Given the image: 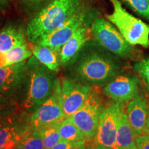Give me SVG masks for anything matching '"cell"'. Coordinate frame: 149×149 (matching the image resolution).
<instances>
[{"label": "cell", "mask_w": 149, "mask_h": 149, "mask_svg": "<svg viewBox=\"0 0 149 149\" xmlns=\"http://www.w3.org/2000/svg\"><path fill=\"white\" fill-rule=\"evenodd\" d=\"M81 0H52L27 25V40L33 44L66 23L81 8Z\"/></svg>", "instance_id": "obj_2"}, {"label": "cell", "mask_w": 149, "mask_h": 149, "mask_svg": "<svg viewBox=\"0 0 149 149\" xmlns=\"http://www.w3.org/2000/svg\"><path fill=\"white\" fill-rule=\"evenodd\" d=\"M135 13L149 22V0H122Z\"/></svg>", "instance_id": "obj_23"}, {"label": "cell", "mask_w": 149, "mask_h": 149, "mask_svg": "<svg viewBox=\"0 0 149 149\" xmlns=\"http://www.w3.org/2000/svg\"><path fill=\"white\" fill-rule=\"evenodd\" d=\"M146 126H149V109H148V117H147V120H146Z\"/></svg>", "instance_id": "obj_32"}, {"label": "cell", "mask_w": 149, "mask_h": 149, "mask_svg": "<svg viewBox=\"0 0 149 149\" xmlns=\"http://www.w3.org/2000/svg\"><path fill=\"white\" fill-rule=\"evenodd\" d=\"M64 118L66 117L61 107L59 81L53 94L31 114L29 119L33 129L38 130L44 126L60 122Z\"/></svg>", "instance_id": "obj_11"}, {"label": "cell", "mask_w": 149, "mask_h": 149, "mask_svg": "<svg viewBox=\"0 0 149 149\" xmlns=\"http://www.w3.org/2000/svg\"><path fill=\"white\" fill-rule=\"evenodd\" d=\"M34 44L32 47L33 55L49 69L55 72H59L61 65L59 52L49 46Z\"/></svg>", "instance_id": "obj_18"}, {"label": "cell", "mask_w": 149, "mask_h": 149, "mask_svg": "<svg viewBox=\"0 0 149 149\" xmlns=\"http://www.w3.org/2000/svg\"><path fill=\"white\" fill-rule=\"evenodd\" d=\"M58 123L49 124L37 130L42 137L44 149H51L61 140L58 130Z\"/></svg>", "instance_id": "obj_21"}, {"label": "cell", "mask_w": 149, "mask_h": 149, "mask_svg": "<svg viewBox=\"0 0 149 149\" xmlns=\"http://www.w3.org/2000/svg\"><path fill=\"white\" fill-rule=\"evenodd\" d=\"M135 138L136 135L128 121L124 107L118 119L115 149H127L137 146Z\"/></svg>", "instance_id": "obj_17"}, {"label": "cell", "mask_w": 149, "mask_h": 149, "mask_svg": "<svg viewBox=\"0 0 149 149\" xmlns=\"http://www.w3.org/2000/svg\"><path fill=\"white\" fill-rule=\"evenodd\" d=\"M13 0H0V10H6L12 4Z\"/></svg>", "instance_id": "obj_29"}, {"label": "cell", "mask_w": 149, "mask_h": 149, "mask_svg": "<svg viewBox=\"0 0 149 149\" xmlns=\"http://www.w3.org/2000/svg\"><path fill=\"white\" fill-rule=\"evenodd\" d=\"M148 109L146 99L141 95L135 97L126 106L128 121L136 137L144 133L146 129Z\"/></svg>", "instance_id": "obj_14"}, {"label": "cell", "mask_w": 149, "mask_h": 149, "mask_svg": "<svg viewBox=\"0 0 149 149\" xmlns=\"http://www.w3.org/2000/svg\"><path fill=\"white\" fill-rule=\"evenodd\" d=\"M90 149H109L107 148H105V147L100 146V145L97 144H93V145H91Z\"/></svg>", "instance_id": "obj_30"}, {"label": "cell", "mask_w": 149, "mask_h": 149, "mask_svg": "<svg viewBox=\"0 0 149 149\" xmlns=\"http://www.w3.org/2000/svg\"><path fill=\"white\" fill-rule=\"evenodd\" d=\"M29 86L27 61L0 67V94L17 102Z\"/></svg>", "instance_id": "obj_7"}, {"label": "cell", "mask_w": 149, "mask_h": 149, "mask_svg": "<svg viewBox=\"0 0 149 149\" xmlns=\"http://www.w3.org/2000/svg\"><path fill=\"white\" fill-rule=\"evenodd\" d=\"M33 130L30 119L22 115L13 122L0 126V149H13Z\"/></svg>", "instance_id": "obj_13"}, {"label": "cell", "mask_w": 149, "mask_h": 149, "mask_svg": "<svg viewBox=\"0 0 149 149\" xmlns=\"http://www.w3.org/2000/svg\"><path fill=\"white\" fill-rule=\"evenodd\" d=\"M74 142L61 140L51 149H71Z\"/></svg>", "instance_id": "obj_27"}, {"label": "cell", "mask_w": 149, "mask_h": 149, "mask_svg": "<svg viewBox=\"0 0 149 149\" xmlns=\"http://www.w3.org/2000/svg\"><path fill=\"white\" fill-rule=\"evenodd\" d=\"M70 78L88 85H102L121 73L120 57L89 41L66 66Z\"/></svg>", "instance_id": "obj_1"}, {"label": "cell", "mask_w": 149, "mask_h": 149, "mask_svg": "<svg viewBox=\"0 0 149 149\" xmlns=\"http://www.w3.org/2000/svg\"><path fill=\"white\" fill-rule=\"evenodd\" d=\"M127 149H139V148H138V147H137V146H135L131 147V148H127Z\"/></svg>", "instance_id": "obj_33"}, {"label": "cell", "mask_w": 149, "mask_h": 149, "mask_svg": "<svg viewBox=\"0 0 149 149\" xmlns=\"http://www.w3.org/2000/svg\"><path fill=\"white\" fill-rule=\"evenodd\" d=\"M113 11L106 17L120 31L124 39L133 46L149 48V25L131 15L120 0H109Z\"/></svg>", "instance_id": "obj_4"}, {"label": "cell", "mask_w": 149, "mask_h": 149, "mask_svg": "<svg viewBox=\"0 0 149 149\" xmlns=\"http://www.w3.org/2000/svg\"><path fill=\"white\" fill-rule=\"evenodd\" d=\"M146 86V90L148 91V97H149V86Z\"/></svg>", "instance_id": "obj_34"}, {"label": "cell", "mask_w": 149, "mask_h": 149, "mask_svg": "<svg viewBox=\"0 0 149 149\" xmlns=\"http://www.w3.org/2000/svg\"><path fill=\"white\" fill-rule=\"evenodd\" d=\"M104 107L102 96L95 89H92L88 99L77 112L68 117L85 136L86 141L94 140L100 115Z\"/></svg>", "instance_id": "obj_6"}, {"label": "cell", "mask_w": 149, "mask_h": 149, "mask_svg": "<svg viewBox=\"0 0 149 149\" xmlns=\"http://www.w3.org/2000/svg\"><path fill=\"white\" fill-rule=\"evenodd\" d=\"M92 37L91 27L82 26L65 43L59 52L61 65L66 66Z\"/></svg>", "instance_id": "obj_15"}, {"label": "cell", "mask_w": 149, "mask_h": 149, "mask_svg": "<svg viewBox=\"0 0 149 149\" xmlns=\"http://www.w3.org/2000/svg\"><path fill=\"white\" fill-rule=\"evenodd\" d=\"M89 15L85 8L81 7L66 23L53 32L39 40L36 44L49 46L60 52L64 44L72 36L80 27L88 22Z\"/></svg>", "instance_id": "obj_12"}, {"label": "cell", "mask_w": 149, "mask_h": 149, "mask_svg": "<svg viewBox=\"0 0 149 149\" xmlns=\"http://www.w3.org/2000/svg\"><path fill=\"white\" fill-rule=\"evenodd\" d=\"M93 86L64 78L61 82V107L65 117H69L81 108L88 99Z\"/></svg>", "instance_id": "obj_10"}, {"label": "cell", "mask_w": 149, "mask_h": 149, "mask_svg": "<svg viewBox=\"0 0 149 149\" xmlns=\"http://www.w3.org/2000/svg\"><path fill=\"white\" fill-rule=\"evenodd\" d=\"M13 149H21V148H17V147H15V148H13Z\"/></svg>", "instance_id": "obj_35"}, {"label": "cell", "mask_w": 149, "mask_h": 149, "mask_svg": "<svg viewBox=\"0 0 149 149\" xmlns=\"http://www.w3.org/2000/svg\"><path fill=\"white\" fill-rule=\"evenodd\" d=\"M139 90L140 81L136 74L120 73L106 84L103 93L113 102L126 104L139 95Z\"/></svg>", "instance_id": "obj_9"}, {"label": "cell", "mask_w": 149, "mask_h": 149, "mask_svg": "<svg viewBox=\"0 0 149 149\" xmlns=\"http://www.w3.org/2000/svg\"><path fill=\"white\" fill-rule=\"evenodd\" d=\"M29 86L23 102V107L27 113L36 111L53 94L59 82L57 74L42 64L34 56L27 60Z\"/></svg>", "instance_id": "obj_3"}, {"label": "cell", "mask_w": 149, "mask_h": 149, "mask_svg": "<svg viewBox=\"0 0 149 149\" xmlns=\"http://www.w3.org/2000/svg\"><path fill=\"white\" fill-rule=\"evenodd\" d=\"M91 31L95 42L120 58L130 60L138 59V49L130 44L108 19L96 18L91 24Z\"/></svg>", "instance_id": "obj_5"}, {"label": "cell", "mask_w": 149, "mask_h": 149, "mask_svg": "<svg viewBox=\"0 0 149 149\" xmlns=\"http://www.w3.org/2000/svg\"><path fill=\"white\" fill-rule=\"evenodd\" d=\"M124 107L125 104L115 102L104 106L94 138L95 144L109 149H115L118 119Z\"/></svg>", "instance_id": "obj_8"}, {"label": "cell", "mask_w": 149, "mask_h": 149, "mask_svg": "<svg viewBox=\"0 0 149 149\" xmlns=\"http://www.w3.org/2000/svg\"><path fill=\"white\" fill-rule=\"evenodd\" d=\"M86 141H79L73 143L71 149H90L91 146H88Z\"/></svg>", "instance_id": "obj_28"}, {"label": "cell", "mask_w": 149, "mask_h": 149, "mask_svg": "<svg viewBox=\"0 0 149 149\" xmlns=\"http://www.w3.org/2000/svg\"><path fill=\"white\" fill-rule=\"evenodd\" d=\"M17 147L21 149H44L42 137L38 130L35 129L28 133Z\"/></svg>", "instance_id": "obj_22"}, {"label": "cell", "mask_w": 149, "mask_h": 149, "mask_svg": "<svg viewBox=\"0 0 149 149\" xmlns=\"http://www.w3.org/2000/svg\"><path fill=\"white\" fill-rule=\"evenodd\" d=\"M51 1L52 0H19V2L26 10L35 12L40 11Z\"/></svg>", "instance_id": "obj_25"}, {"label": "cell", "mask_w": 149, "mask_h": 149, "mask_svg": "<svg viewBox=\"0 0 149 149\" xmlns=\"http://www.w3.org/2000/svg\"><path fill=\"white\" fill-rule=\"evenodd\" d=\"M58 130L61 140L70 142L86 141L85 136L70 118L66 117L58 123Z\"/></svg>", "instance_id": "obj_20"}, {"label": "cell", "mask_w": 149, "mask_h": 149, "mask_svg": "<svg viewBox=\"0 0 149 149\" xmlns=\"http://www.w3.org/2000/svg\"><path fill=\"white\" fill-rule=\"evenodd\" d=\"M143 134H147V135H149V126H146V129L144 130V132Z\"/></svg>", "instance_id": "obj_31"}, {"label": "cell", "mask_w": 149, "mask_h": 149, "mask_svg": "<svg viewBox=\"0 0 149 149\" xmlns=\"http://www.w3.org/2000/svg\"><path fill=\"white\" fill-rule=\"evenodd\" d=\"M21 116L17 102L0 94V126L13 122Z\"/></svg>", "instance_id": "obj_19"}, {"label": "cell", "mask_w": 149, "mask_h": 149, "mask_svg": "<svg viewBox=\"0 0 149 149\" xmlns=\"http://www.w3.org/2000/svg\"><path fill=\"white\" fill-rule=\"evenodd\" d=\"M26 32L17 26H6L0 30V53H5L26 42Z\"/></svg>", "instance_id": "obj_16"}, {"label": "cell", "mask_w": 149, "mask_h": 149, "mask_svg": "<svg viewBox=\"0 0 149 149\" xmlns=\"http://www.w3.org/2000/svg\"><path fill=\"white\" fill-rule=\"evenodd\" d=\"M135 143L139 149H149V135L141 134L137 136Z\"/></svg>", "instance_id": "obj_26"}, {"label": "cell", "mask_w": 149, "mask_h": 149, "mask_svg": "<svg viewBox=\"0 0 149 149\" xmlns=\"http://www.w3.org/2000/svg\"><path fill=\"white\" fill-rule=\"evenodd\" d=\"M134 70L144 81L146 86H149V57L137 61L134 65Z\"/></svg>", "instance_id": "obj_24"}]
</instances>
